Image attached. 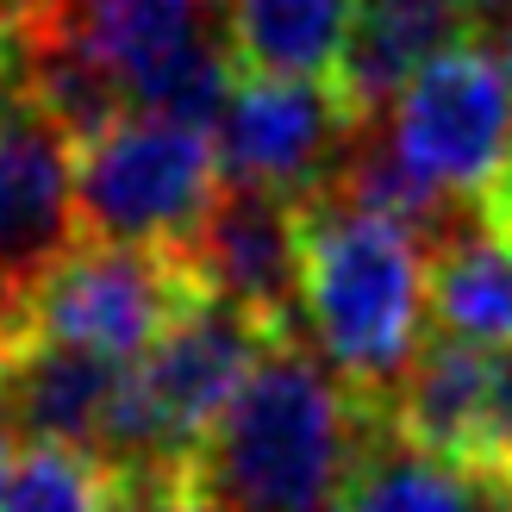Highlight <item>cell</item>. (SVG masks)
<instances>
[{"instance_id": "cell-17", "label": "cell", "mask_w": 512, "mask_h": 512, "mask_svg": "<svg viewBox=\"0 0 512 512\" xmlns=\"http://www.w3.org/2000/svg\"><path fill=\"white\" fill-rule=\"evenodd\" d=\"M481 219L494 225L500 238H512V163H506V175L488 188V200H481Z\"/></svg>"}, {"instance_id": "cell-4", "label": "cell", "mask_w": 512, "mask_h": 512, "mask_svg": "<svg viewBox=\"0 0 512 512\" xmlns=\"http://www.w3.org/2000/svg\"><path fill=\"white\" fill-rule=\"evenodd\" d=\"M225 188L213 132L169 113H119L75 138V232L88 244L182 256Z\"/></svg>"}, {"instance_id": "cell-10", "label": "cell", "mask_w": 512, "mask_h": 512, "mask_svg": "<svg viewBox=\"0 0 512 512\" xmlns=\"http://www.w3.org/2000/svg\"><path fill=\"white\" fill-rule=\"evenodd\" d=\"M300 225L306 200L225 182L182 263L200 294L250 313L263 331H300Z\"/></svg>"}, {"instance_id": "cell-2", "label": "cell", "mask_w": 512, "mask_h": 512, "mask_svg": "<svg viewBox=\"0 0 512 512\" xmlns=\"http://www.w3.org/2000/svg\"><path fill=\"white\" fill-rule=\"evenodd\" d=\"M431 250L394 219L344 200H306L300 225V331L350 394L381 406L425 344Z\"/></svg>"}, {"instance_id": "cell-18", "label": "cell", "mask_w": 512, "mask_h": 512, "mask_svg": "<svg viewBox=\"0 0 512 512\" xmlns=\"http://www.w3.org/2000/svg\"><path fill=\"white\" fill-rule=\"evenodd\" d=\"M469 19H475V32H488V25H506L512 19V0H463Z\"/></svg>"}, {"instance_id": "cell-13", "label": "cell", "mask_w": 512, "mask_h": 512, "mask_svg": "<svg viewBox=\"0 0 512 512\" xmlns=\"http://www.w3.org/2000/svg\"><path fill=\"white\" fill-rule=\"evenodd\" d=\"M356 0H225V50L238 75L331 82Z\"/></svg>"}, {"instance_id": "cell-20", "label": "cell", "mask_w": 512, "mask_h": 512, "mask_svg": "<svg viewBox=\"0 0 512 512\" xmlns=\"http://www.w3.org/2000/svg\"><path fill=\"white\" fill-rule=\"evenodd\" d=\"M500 69H506V82H512V19L500 25Z\"/></svg>"}, {"instance_id": "cell-3", "label": "cell", "mask_w": 512, "mask_h": 512, "mask_svg": "<svg viewBox=\"0 0 512 512\" xmlns=\"http://www.w3.org/2000/svg\"><path fill=\"white\" fill-rule=\"evenodd\" d=\"M281 331H263L250 313L200 294L138 363L119 369L113 425H107V463L125 481H182L200 438L238 394V381Z\"/></svg>"}, {"instance_id": "cell-8", "label": "cell", "mask_w": 512, "mask_h": 512, "mask_svg": "<svg viewBox=\"0 0 512 512\" xmlns=\"http://www.w3.org/2000/svg\"><path fill=\"white\" fill-rule=\"evenodd\" d=\"M356 119L331 82L288 75H232L213 119V157L232 188H269L288 200H319L338 175Z\"/></svg>"}, {"instance_id": "cell-21", "label": "cell", "mask_w": 512, "mask_h": 512, "mask_svg": "<svg viewBox=\"0 0 512 512\" xmlns=\"http://www.w3.org/2000/svg\"><path fill=\"white\" fill-rule=\"evenodd\" d=\"M194 7H200V0H194Z\"/></svg>"}, {"instance_id": "cell-9", "label": "cell", "mask_w": 512, "mask_h": 512, "mask_svg": "<svg viewBox=\"0 0 512 512\" xmlns=\"http://www.w3.org/2000/svg\"><path fill=\"white\" fill-rule=\"evenodd\" d=\"M400 438H413L438 456L512 469V350L463 344V338H425L419 356L381 400Z\"/></svg>"}, {"instance_id": "cell-14", "label": "cell", "mask_w": 512, "mask_h": 512, "mask_svg": "<svg viewBox=\"0 0 512 512\" xmlns=\"http://www.w3.org/2000/svg\"><path fill=\"white\" fill-rule=\"evenodd\" d=\"M425 294L444 338L506 350L512 344V238H500L481 213L475 225H456L444 244H431Z\"/></svg>"}, {"instance_id": "cell-11", "label": "cell", "mask_w": 512, "mask_h": 512, "mask_svg": "<svg viewBox=\"0 0 512 512\" xmlns=\"http://www.w3.org/2000/svg\"><path fill=\"white\" fill-rule=\"evenodd\" d=\"M119 363H100L88 350L44 344V338H7L0 363V406L25 444H63L82 456H107Z\"/></svg>"}, {"instance_id": "cell-19", "label": "cell", "mask_w": 512, "mask_h": 512, "mask_svg": "<svg viewBox=\"0 0 512 512\" xmlns=\"http://www.w3.org/2000/svg\"><path fill=\"white\" fill-rule=\"evenodd\" d=\"M0 363H7V338H0ZM13 456H19L13 450V425H7V406H0V475L13 469Z\"/></svg>"}, {"instance_id": "cell-1", "label": "cell", "mask_w": 512, "mask_h": 512, "mask_svg": "<svg viewBox=\"0 0 512 512\" xmlns=\"http://www.w3.org/2000/svg\"><path fill=\"white\" fill-rule=\"evenodd\" d=\"M375 419L381 406L350 394L300 331H281L225 400L182 481L213 512H338Z\"/></svg>"}, {"instance_id": "cell-7", "label": "cell", "mask_w": 512, "mask_h": 512, "mask_svg": "<svg viewBox=\"0 0 512 512\" xmlns=\"http://www.w3.org/2000/svg\"><path fill=\"white\" fill-rule=\"evenodd\" d=\"M381 132L425 188L481 207L512 163V82L500 69V50L469 38L431 57L394 94Z\"/></svg>"}, {"instance_id": "cell-5", "label": "cell", "mask_w": 512, "mask_h": 512, "mask_svg": "<svg viewBox=\"0 0 512 512\" xmlns=\"http://www.w3.org/2000/svg\"><path fill=\"white\" fill-rule=\"evenodd\" d=\"M75 244V138L38 107L13 0H0V338Z\"/></svg>"}, {"instance_id": "cell-16", "label": "cell", "mask_w": 512, "mask_h": 512, "mask_svg": "<svg viewBox=\"0 0 512 512\" xmlns=\"http://www.w3.org/2000/svg\"><path fill=\"white\" fill-rule=\"evenodd\" d=\"M125 512H213V506L188 494V481H125Z\"/></svg>"}, {"instance_id": "cell-15", "label": "cell", "mask_w": 512, "mask_h": 512, "mask_svg": "<svg viewBox=\"0 0 512 512\" xmlns=\"http://www.w3.org/2000/svg\"><path fill=\"white\" fill-rule=\"evenodd\" d=\"M0 512H125V481L100 456L25 444L0 475Z\"/></svg>"}, {"instance_id": "cell-6", "label": "cell", "mask_w": 512, "mask_h": 512, "mask_svg": "<svg viewBox=\"0 0 512 512\" xmlns=\"http://www.w3.org/2000/svg\"><path fill=\"white\" fill-rule=\"evenodd\" d=\"M200 300V281L169 250H125V244H75L38 281L32 306L13 338H44L88 350L100 363H138L163 331Z\"/></svg>"}, {"instance_id": "cell-12", "label": "cell", "mask_w": 512, "mask_h": 512, "mask_svg": "<svg viewBox=\"0 0 512 512\" xmlns=\"http://www.w3.org/2000/svg\"><path fill=\"white\" fill-rule=\"evenodd\" d=\"M338 512H512V469L438 456L375 419Z\"/></svg>"}]
</instances>
